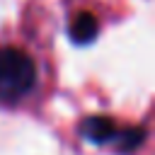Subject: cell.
<instances>
[{"mask_svg": "<svg viewBox=\"0 0 155 155\" xmlns=\"http://www.w3.org/2000/svg\"><path fill=\"white\" fill-rule=\"evenodd\" d=\"M36 85V65L29 53L17 46L0 48V102L15 104Z\"/></svg>", "mask_w": 155, "mask_h": 155, "instance_id": "obj_1", "label": "cell"}, {"mask_svg": "<svg viewBox=\"0 0 155 155\" xmlns=\"http://www.w3.org/2000/svg\"><path fill=\"white\" fill-rule=\"evenodd\" d=\"M80 133H82L87 140L102 145V143H109V140L114 138L116 124H114L109 116H87V119L80 124Z\"/></svg>", "mask_w": 155, "mask_h": 155, "instance_id": "obj_2", "label": "cell"}, {"mask_svg": "<svg viewBox=\"0 0 155 155\" xmlns=\"http://www.w3.org/2000/svg\"><path fill=\"white\" fill-rule=\"evenodd\" d=\"M97 39V19L90 12H80L70 22V41L78 46H87Z\"/></svg>", "mask_w": 155, "mask_h": 155, "instance_id": "obj_3", "label": "cell"}, {"mask_svg": "<svg viewBox=\"0 0 155 155\" xmlns=\"http://www.w3.org/2000/svg\"><path fill=\"white\" fill-rule=\"evenodd\" d=\"M111 140L116 143V148L121 153H133L145 140V128H140V126H131V128H121V131L116 128V133H114Z\"/></svg>", "mask_w": 155, "mask_h": 155, "instance_id": "obj_4", "label": "cell"}]
</instances>
